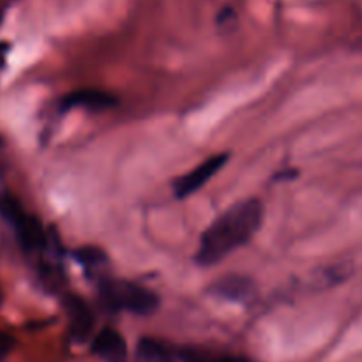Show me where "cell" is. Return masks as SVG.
<instances>
[{
    "label": "cell",
    "mask_w": 362,
    "mask_h": 362,
    "mask_svg": "<svg viewBox=\"0 0 362 362\" xmlns=\"http://www.w3.org/2000/svg\"><path fill=\"white\" fill-rule=\"evenodd\" d=\"M264 219V205L258 198H247L223 212L202 235L194 260L211 267L235 250L250 243Z\"/></svg>",
    "instance_id": "1"
},
{
    "label": "cell",
    "mask_w": 362,
    "mask_h": 362,
    "mask_svg": "<svg viewBox=\"0 0 362 362\" xmlns=\"http://www.w3.org/2000/svg\"><path fill=\"white\" fill-rule=\"evenodd\" d=\"M98 299L105 310L113 313L126 311V313L145 317L156 313L159 308L158 293L148 290L147 286L119 278L99 279Z\"/></svg>",
    "instance_id": "2"
},
{
    "label": "cell",
    "mask_w": 362,
    "mask_h": 362,
    "mask_svg": "<svg viewBox=\"0 0 362 362\" xmlns=\"http://www.w3.org/2000/svg\"><path fill=\"white\" fill-rule=\"evenodd\" d=\"M0 218L11 226L25 253H42L48 247V233L42 223L28 214L9 191H0Z\"/></svg>",
    "instance_id": "3"
},
{
    "label": "cell",
    "mask_w": 362,
    "mask_h": 362,
    "mask_svg": "<svg viewBox=\"0 0 362 362\" xmlns=\"http://www.w3.org/2000/svg\"><path fill=\"white\" fill-rule=\"evenodd\" d=\"M228 163V154L226 152H219V154L211 156L209 159L202 161L200 165L194 166L191 172L184 173L179 179L173 182V193L177 198H187L189 194L197 193L198 189L205 186L209 180L214 175H218L219 170L225 168Z\"/></svg>",
    "instance_id": "4"
},
{
    "label": "cell",
    "mask_w": 362,
    "mask_h": 362,
    "mask_svg": "<svg viewBox=\"0 0 362 362\" xmlns=\"http://www.w3.org/2000/svg\"><path fill=\"white\" fill-rule=\"evenodd\" d=\"M64 310L69 318V334L73 341L81 343L94 331V313L81 297L76 293L64 296Z\"/></svg>",
    "instance_id": "5"
},
{
    "label": "cell",
    "mask_w": 362,
    "mask_h": 362,
    "mask_svg": "<svg viewBox=\"0 0 362 362\" xmlns=\"http://www.w3.org/2000/svg\"><path fill=\"white\" fill-rule=\"evenodd\" d=\"M115 95L110 92L99 90V88H80V90L69 92L60 99V110L67 112L73 108L92 110V112H101L115 106Z\"/></svg>",
    "instance_id": "6"
},
{
    "label": "cell",
    "mask_w": 362,
    "mask_h": 362,
    "mask_svg": "<svg viewBox=\"0 0 362 362\" xmlns=\"http://www.w3.org/2000/svg\"><path fill=\"white\" fill-rule=\"evenodd\" d=\"M92 352L105 362H127V345L117 329L105 327L92 339Z\"/></svg>",
    "instance_id": "7"
},
{
    "label": "cell",
    "mask_w": 362,
    "mask_h": 362,
    "mask_svg": "<svg viewBox=\"0 0 362 362\" xmlns=\"http://www.w3.org/2000/svg\"><path fill=\"white\" fill-rule=\"evenodd\" d=\"M209 292L216 297H223L228 300H244L253 293V281L243 276H225L218 279L209 288Z\"/></svg>",
    "instance_id": "8"
},
{
    "label": "cell",
    "mask_w": 362,
    "mask_h": 362,
    "mask_svg": "<svg viewBox=\"0 0 362 362\" xmlns=\"http://www.w3.org/2000/svg\"><path fill=\"white\" fill-rule=\"evenodd\" d=\"M134 362H175V354L156 338H141L134 350Z\"/></svg>",
    "instance_id": "9"
},
{
    "label": "cell",
    "mask_w": 362,
    "mask_h": 362,
    "mask_svg": "<svg viewBox=\"0 0 362 362\" xmlns=\"http://www.w3.org/2000/svg\"><path fill=\"white\" fill-rule=\"evenodd\" d=\"M74 258L85 269H101L108 262L105 251L95 246H83L74 251Z\"/></svg>",
    "instance_id": "10"
},
{
    "label": "cell",
    "mask_w": 362,
    "mask_h": 362,
    "mask_svg": "<svg viewBox=\"0 0 362 362\" xmlns=\"http://www.w3.org/2000/svg\"><path fill=\"white\" fill-rule=\"evenodd\" d=\"M180 359L184 362H253L246 357L212 356V354L200 352V350H184V352H180Z\"/></svg>",
    "instance_id": "11"
},
{
    "label": "cell",
    "mask_w": 362,
    "mask_h": 362,
    "mask_svg": "<svg viewBox=\"0 0 362 362\" xmlns=\"http://www.w3.org/2000/svg\"><path fill=\"white\" fill-rule=\"evenodd\" d=\"M13 346H14V339L11 338L7 332L0 331V362H4L7 357H9Z\"/></svg>",
    "instance_id": "12"
},
{
    "label": "cell",
    "mask_w": 362,
    "mask_h": 362,
    "mask_svg": "<svg viewBox=\"0 0 362 362\" xmlns=\"http://www.w3.org/2000/svg\"><path fill=\"white\" fill-rule=\"evenodd\" d=\"M0 147H2V138H0Z\"/></svg>",
    "instance_id": "13"
}]
</instances>
